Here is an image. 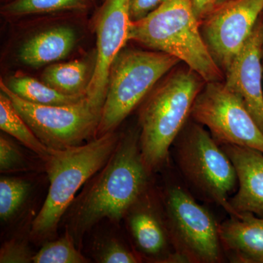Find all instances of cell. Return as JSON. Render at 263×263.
Masks as SVG:
<instances>
[{"mask_svg": "<svg viewBox=\"0 0 263 263\" xmlns=\"http://www.w3.org/2000/svg\"><path fill=\"white\" fill-rule=\"evenodd\" d=\"M34 263H85L88 262L76 248L73 240L67 233L60 239L50 242L33 256Z\"/></svg>", "mask_w": 263, "mask_h": 263, "instance_id": "obj_22", "label": "cell"}, {"mask_svg": "<svg viewBox=\"0 0 263 263\" xmlns=\"http://www.w3.org/2000/svg\"><path fill=\"white\" fill-rule=\"evenodd\" d=\"M164 212L179 263H221L226 260L219 224L195 200L185 184L170 183L164 191Z\"/></svg>", "mask_w": 263, "mask_h": 263, "instance_id": "obj_7", "label": "cell"}, {"mask_svg": "<svg viewBox=\"0 0 263 263\" xmlns=\"http://www.w3.org/2000/svg\"><path fill=\"white\" fill-rule=\"evenodd\" d=\"M138 200L134 205L136 209L129 211V230L138 249L157 262H179L170 236L164 212L161 215L150 200H143L142 204Z\"/></svg>", "mask_w": 263, "mask_h": 263, "instance_id": "obj_14", "label": "cell"}, {"mask_svg": "<svg viewBox=\"0 0 263 263\" xmlns=\"http://www.w3.org/2000/svg\"><path fill=\"white\" fill-rule=\"evenodd\" d=\"M92 0H10L1 8L7 18L64 12H81L91 6Z\"/></svg>", "mask_w": 263, "mask_h": 263, "instance_id": "obj_20", "label": "cell"}, {"mask_svg": "<svg viewBox=\"0 0 263 263\" xmlns=\"http://www.w3.org/2000/svg\"><path fill=\"white\" fill-rule=\"evenodd\" d=\"M0 128L43 160H48L50 155L49 148L36 136L15 108L9 97L3 91L0 92Z\"/></svg>", "mask_w": 263, "mask_h": 263, "instance_id": "obj_19", "label": "cell"}, {"mask_svg": "<svg viewBox=\"0 0 263 263\" xmlns=\"http://www.w3.org/2000/svg\"><path fill=\"white\" fill-rule=\"evenodd\" d=\"M166 0H129V17L131 22L145 18L164 3Z\"/></svg>", "mask_w": 263, "mask_h": 263, "instance_id": "obj_26", "label": "cell"}, {"mask_svg": "<svg viewBox=\"0 0 263 263\" xmlns=\"http://www.w3.org/2000/svg\"><path fill=\"white\" fill-rule=\"evenodd\" d=\"M263 17L224 72V82L245 104L263 133Z\"/></svg>", "mask_w": 263, "mask_h": 263, "instance_id": "obj_12", "label": "cell"}, {"mask_svg": "<svg viewBox=\"0 0 263 263\" xmlns=\"http://www.w3.org/2000/svg\"><path fill=\"white\" fill-rule=\"evenodd\" d=\"M222 149L234 165L238 190L230 204L238 215L250 212L263 218V153L258 150L222 145Z\"/></svg>", "mask_w": 263, "mask_h": 263, "instance_id": "obj_13", "label": "cell"}, {"mask_svg": "<svg viewBox=\"0 0 263 263\" xmlns=\"http://www.w3.org/2000/svg\"><path fill=\"white\" fill-rule=\"evenodd\" d=\"M31 184L18 178L1 177L0 180V217L7 221L15 215L30 192Z\"/></svg>", "mask_w": 263, "mask_h": 263, "instance_id": "obj_21", "label": "cell"}, {"mask_svg": "<svg viewBox=\"0 0 263 263\" xmlns=\"http://www.w3.org/2000/svg\"><path fill=\"white\" fill-rule=\"evenodd\" d=\"M193 4L194 11L200 22L213 9L214 0H193Z\"/></svg>", "mask_w": 263, "mask_h": 263, "instance_id": "obj_27", "label": "cell"}, {"mask_svg": "<svg viewBox=\"0 0 263 263\" xmlns=\"http://www.w3.org/2000/svg\"><path fill=\"white\" fill-rule=\"evenodd\" d=\"M193 0H166L145 18L131 22L128 41L177 58L205 82L224 81L209 52Z\"/></svg>", "mask_w": 263, "mask_h": 263, "instance_id": "obj_3", "label": "cell"}, {"mask_svg": "<svg viewBox=\"0 0 263 263\" xmlns=\"http://www.w3.org/2000/svg\"><path fill=\"white\" fill-rule=\"evenodd\" d=\"M130 23L129 0H105L95 15L96 62L86 98L100 114L106 97L110 67L128 42Z\"/></svg>", "mask_w": 263, "mask_h": 263, "instance_id": "obj_11", "label": "cell"}, {"mask_svg": "<svg viewBox=\"0 0 263 263\" xmlns=\"http://www.w3.org/2000/svg\"><path fill=\"white\" fill-rule=\"evenodd\" d=\"M41 81L64 94L86 95L89 82L87 64L79 60L51 64L43 70Z\"/></svg>", "mask_w": 263, "mask_h": 263, "instance_id": "obj_18", "label": "cell"}, {"mask_svg": "<svg viewBox=\"0 0 263 263\" xmlns=\"http://www.w3.org/2000/svg\"><path fill=\"white\" fill-rule=\"evenodd\" d=\"M76 33L68 27H53L25 41L18 51L19 60L32 67L49 65L65 59L76 43Z\"/></svg>", "mask_w": 263, "mask_h": 263, "instance_id": "obj_16", "label": "cell"}, {"mask_svg": "<svg viewBox=\"0 0 263 263\" xmlns=\"http://www.w3.org/2000/svg\"><path fill=\"white\" fill-rule=\"evenodd\" d=\"M262 13L263 0H230L202 19V37L223 73L245 46Z\"/></svg>", "mask_w": 263, "mask_h": 263, "instance_id": "obj_10", "label": "cell"}, {"mask_svg": "<svg viewBox=\"0 0 263 263\" xmlns=\"http://www.w3.org/2000/svg\"><path fill=\"white\" fill-rule=\"evenodd\" d=\"M191 119L207 127L218 144L263 153V133L241 99L224 81L206 82L194 103Z\"/></svg>", "mask_w": 263, "mask_h": 263, "instance_id": "obj_9", "label": "cell"}, {"mask_svg": "<svg viewBox=\"0 0 263 263\" xmlns=\"http://www.w3.org/2000/svg\"><path fill=\"white\" fill-rule=\"evenodd\" d=\"M27 163L18 147L1 135L0 136V171L2 174L26 171Z\"/></svg>", "mask_w": 263, "mask_h": 263, "instance_id": "obj_23", "label": "cell"}, {"mask_svg": "<svg viewBox=\"0 0 263 263\" xmlns=\"http://www.w3.org/2000/svg\"><path fill=\"white\" fill-rule=\"evenodd\" d=\"M0 89L9 97L36 136L50 149L80 146L90 137L96 136L101 114L86 98L71 105H40L21 98L3 79Z\"/></svg>", "mask_w": 263, "mask_h": 263, "instance_id": "obj_8", "label": "cell"}, {"mask_svg": "<svg viewBox=\"0 0 263 263\" xmlns=\"http://www.w3.org/2000/svg\"><path fill=\"white\" fill-rule=\"evenodd\" d=\"M262 17H263V15H262ZM262 58H263V52H262ZM262 60H263V59H262Z\"/></svg>", "mask_w": 263, "mask_h": 263, "instance_id": "obj_29", "label": "cell"}, {"mask_svg": "<svg viewBox=\"0 0 263 263\" xmlns=\"http://www.w3.org/2000/svg\"><path fill=\"white\" fill-rule=\"evenodd\" d=\"M172 147L175 162L189 190L221 206L229 216L239 217L230 204L238 184L234 165L205 127L190 118Z\"/></svg>", "mask_w": 263, "mask_h": 263, "instance_id": "obj_5", "label": "cell"}, {"mask_svg": "<svg viewBox=\"0 0 263 263\" xmlns=\"http://www.w3.org/2000/svg\"><path fill=\"white\" fill-rule=\"evenodd\" d=\"M230 1V0H214V7L213 8H215V7L219 6L223 3H227V2Z\"/></svg>", "mask_w": 263, "mask_h": 263, "instance_id": "obj_28", "label": "cell"}, {"mask_svg": "<svg viewBox=\"0 0 263 263\" xmlns=\"http://www.w3.org/2000/svg\"><path fill=\"white\" fill-rule=\"evenodd\" d=\"M181 63L163 52L123 48L110 67L95 138L114 132L157 83Z\"/></svg>", "mask_w": 263, "mask_h": 263, "instance_id": "obj_6", "label": "cell"}, {"mask_svg": "<svg viewBox=\"0 0 263 263\" xmlns=\"http://www.w3.org/2000/svg\"><path fill=\"white\" fill-rule=\"evenodd\" d=\"M140 260L136 254L116 240L105 246L100 256V262L103 263H136Z\"/></svg>", "mask_w": 263, "mask_h": 263, "instance_id": "obj_24", "label": "cell"}, {"mask_svg": "<svg viewBox=\"0 0 263 263\" xmlns=\"http://www.w3.org/2000/svg\"><path fill=\"white\" fill-rule=\"evenodd\" d=\"M121 136L115 132L89 143L65 149H50L46 171L50 186L47 197L32 224V235L44 238L57 231L62 216L76 193L107 163Z\"/></svg>", "mask_w": 263, "mask_h": 263, "instance_id": "obj_4", "label": "cell"}, {"mask_svg": "<svg viewBox=\"0 0 263 263\" xmlns=\"http://www.w3.org/2000/svg\"><path fill=\"white\" fill-rule=\"evenodd\" d=\"M151 174L142 157L139 129L121 137L111 157L76 202L72 219L76 234L104 218L121 220L146 193Z\"/></svg>", "mask_w": 263, "mask_h": 263, "instance_id": "obj_1", "label": "cell"}, {"mask_svg": "<svg viewBox=\"0 0 263 263\" xmlns=\"http://www.w3.org/2000/svg\"><path fill=\"white\" fill-rule=\"evenodd\" d=\"M32 258L28 247L17 240H10L5 243L0 251L1 263L30 262Z\"/></svg>", "mask_w": 263, "mask_h": 263, "instance_id": "obj_25", "label": "cell"}, {"mask_svg": "<svg viewBox=\"0 0 263 263\" xmlns=\"http://www.w3.org/2000/svg\"><path fill=\"white\" fill-rule=\"evenodd\" d=\"M240 214L219 224L226 259L230 262L263 263V218L250 212Z\"/></svg>", "mask_w": 263, "mask_h": 263, "instance_id": "obj_15", "label": "cell"}, {"mask_svg": "<svg viewBox=\"0 0 263 263\" xmlns=\"http://www.w3.org/2000/svg\"><path fill=\"white\" fill-rule=\"evenodd\" d=\"M205 81L186 65L175 67L156 85L139 111L140 146L151 174L168 159L175 140L191 118Z\"/></svg>", "mask_w": 263, "mask_h": 263, "instance_id": "obj_2", "label": "cell"}, {"mask_svg": "<svg viewBox=\"0 0 263 263\" xmlns=\"http://www.w3.org/2000/svg\"><path fill=\"white\" fill-rule=\"evenodd\" d=\"M15 95L30 103L48 105H71L81 101L86 95H69L53 89L42 81L30 76L16 74L5 82Z\"/></svg>", "mask_w": 263, "mask_h": 263, "instance_id": "obj_17", "label": "cell"}]
</instances>
